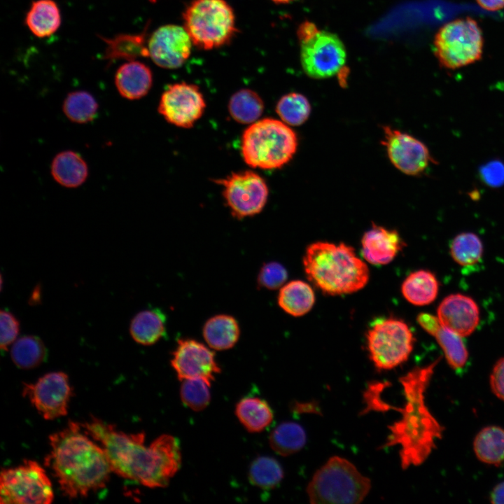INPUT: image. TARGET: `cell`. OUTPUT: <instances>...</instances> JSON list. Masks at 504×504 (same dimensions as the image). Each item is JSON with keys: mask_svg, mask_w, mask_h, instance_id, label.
I'll return each mask as SVG.
<instances>
[{"mask_svg": "<svg viewBox=\"0 0 504 504\" xmlns=\"http://www.w3.org/2000/svg\"><path fill=\"white\" fill-rule=\"evenodd\" d=\"M53 498L51 482L45 470L36 461L24 460L17 467L1 470V504H48Z\"/></svg>", "mask_w": 504, "mask_h": 504, "instance_id": "30bf717a", "label": "cell"}, {"mask_svg": "<svg viewBox=\"0 0 504 504\" xmlns=\"http://www.w3.org/2000/svg\"><path fill=\"white\" fill-rule=\"evenodd\" d=\"M205 108V100L199 87L181 82L169 85L163 92L158 111L169 123L190 128L202 117Z\"/></svg>", "mask_w": 504, "mask_h": 504, "instance_id": "5bb4252c", "label": "cell"}, {"mask_svg": "<svg viewBox=\"0 0 504 504\" xmlns=\"http://www.w3.org/2000/svg\"><path fill=\"white\" fill-rule=\"evenodd\" d=\"M298 148L296 133L281 120L264 118L252 123L243 132L241 151L250 167L274 169L293 157Z\"/></svg>", "mask_w": 504, "mask_h": 504, "instance_id": "5b68a950", "label": "cell"}, {"mask_svg": "<svg viewBox=\"0 0 504 504\" xmlns=\"http://www.w3.org/2000/svg\"><path fill=\"white\" fill-rule=\"evenodd\" d=\"M172 355L171 365L180 381L201 379L211 385L220 372L214 352L197 340H178Z\"/></svg>", "mask_w": 504, "mask_h": 504, "instance_id": "2e32d148", "label": "cell"}, {"mask_svg": "<svg viewBox=\"0 0 504 504\" xmlns=\"http://www.w3.org/2000/svg\"><path fill=\"white\" fill-rule=\"evenodd\" d=\"M271 1H272L273 2L276 3V4H287V3L291 2L294 0H271Z\"/></svg>", "mask_w": 504, "mask_h": 504, "instance_id": "bcb514c9", "label": "cell"}, {"mask_svg": "<svg viewBox=\"0 0 504 504\" xmlns=\"http://www.w3.org/2000/svg\"><path fill=\"white\" fill-rule=\"evenodd\" d=\"M404 246L396 230L374 224L363 236L361 253L368 262L382 265L391 262Z\"/></svg>", "mask_w": 504, "mask_h": 504, "instance_id": "d6986e66", "label": "cell"}, {"mask_svg": "<svg viewBox=\"0 0 504 504\" xmlns=\"http://www.w3.org/2000/svg\"><path fill=\"white\" fill-rule=\"evenodd\" d=\"M441 325L462 337L471 335L479 322V309L471 298L460 293L443 299L437 310Z\"/></svg>", "mask_w": 504, "mask_h": 504, "instance_id": "ac0fdd59", "label": "cell"}, {"mask_svg": "<svg viewBox=\"0 0 504 504\" xmlns=\"http://www.w3.org/2000/svg\"><path fill=\"white\" fill-rule=\"evenodd\" d=\"M83 430L104 449L112 472L149 488L168 485L181 465L178 440L167 434L145 444V433H125L92 416L80 424Z\"/></svg>", "mask_w": 504, "mask_h": 504, "instance_id": "6da1fadb", "label": "cell"}, {"mask_svg": "<svg viewBox=\"0 0 504 504\" xmlns=\"http://www.w3.org/2000/svg\"><path fill=\"white\" fill-rule=\"evenodd\" d=\"M315 295L312 287L300 280L291 281L283 286L278 295L279 307L293 316L304 315L312 308Z\"/></svg>", "mask_w": 504, "mask_h": 504, "instance_id": "83f0119b", "label": "cell"}, {"mask_svg": "<svg viewBox=\"0 0 504 504\" xmlns=\"http://www.w3.org/2000/svg\"><path fill=\"white\" fill-rule=\"evenodd\" d=\"M99 105L94 97L83 90L69 92L64 100L62 110L73 122L83 124L92 121L97 115Z\"/></svg>", "mask_w": 504, "mask_h": 504, "instance_id": "d6a6232c", "label": "cell"}, {"mask_svg": "<svg viewBox=\"0 0 504 504\" xmlns=\"http://www.w3.org/2000/svg\"><path fill=\"white\" fill-rule=\"evenodd\" d=\"M88 437L80 423L74 421L49 437L50 451L44 463L69 498L85 497L105 487L112 472L104 449Z\"/></svg>", "mask_w": 504, "mask_h": 504, "instance_id": "7a4b0ae2", "label": "cell"}, {"mask_svg": "<svg viewBox=\"0 0 504 504\" xmlns=\"http://www.w3.org/2000/svg\"><path fill=\"white\" fill-rule=\"evenodd\" d=\"M48 356L47 349L40 337L24 335L16 340L10 349L15 365L21 369L36 368L43 363Z\"/></svg>", "mask_w": 504, "mask_h": 504, "instance_id": "f546056e", "label": "cell"}, {"mask_svg": "<svg viewBox=\"0 0 504 504\" xmlns=\"http://www.w3.org/2000/svg\"><path fill=\"white\" fill-rule=\"evenodd\" d=\"M192 45L185 28L172 24L158 27L148 40L149 57L156 65L168 69L181 66L190 57Z\"/></svg>", "mask_w": 504, "mask_h": 504, "instance_id": "e0dca14e", "label": "cell"}, {"mask_svg": "<svg viewBox=\"0 0 504 504\" xmlns=\"http://www.w3.org/2000/svg\"><path fill=\"white\" fill-rule=\"evenodd\" d=\"M223 186V196L231 214L237 219L259 214L265 206L268 188L255 172L246 170L214 180Z\"/></svg>", "mask_w": 504, "mask_h": 504, "instance_id": "7c38bea8", "label": "cell"}, {"mask_svg": "<svg viewBox=\"0 0 504 504\" xmlns=\"http://www.w3.org/2000/svg\"><path fill=\"white\" fill-rule=\"evenodd\" d=\"M183 21L193 45L202 50L227 45L237 33L234 10L225 0H193L185 9Z\"/></svg>", "mask_w": 504, "mask_h": 504, "instance_id": "52a82bcc", "label": "cell"}, {"mask_svg": "<svg viewBox=\"0 0 504 504\" xmlns=\"http://www.w3.org/2000/svg\"><path fill=\"white\" fill-rule=\"evenodd\" d=\"M284 477V471L279 463L269 456L255 458L248 470V479L255 486L270 490L277 486Z\"/></svg>", "mask_w": 504, "mask_h": 504, "instance_id": "836d02e7", "label": "cell"}, {"mask_svg": "<svg viewBox=\"0 0 504 504\" xmlns=\"http://www.w3.org/2000/svg\"><path fill=\"white\" fill-rule=\"evenodd\" d=\"M203 337L209 346L222 351L231 349L239 340L240 330L232 316L218 314L209 318L203 327Z\"/></svg>", "mask_w": 504, "mask_h": 504, "instance_id": "d4e9b609", "label": "cell"}, {"mask_svg": "<svg viewBox=\"0 0 504 504\" xmlns=\"http://www.w3.org/2000/svg\"><path fill=\"white\" fill-rule=\"evenodd\" d=\"M434 53L441 66L456 69L479 60L484 38L472 18H458L442 25L435 35Z\"/></svg>", "mask_w": 504, "mask_h": 504, "instance_id": "ba28073f", "label": "cell"}, {"mask_svg": "<svg viewBox=\"0 0 504 504\" xmlns=\"http://www.w3.org/2000/svg\"><path fill=\"white\" fill-rule=\"evenodd\" d=\"M269 443L278 454L287 456L299 451L306 443L303 428L294 422H284L270 433Z\"/></svg>", "mask_w": 504, "mask_h": 504, "instance_id": "1f68e13d", "label": "cell"}, {"mask_svg": "<svg viewBox=\"0 0 504 504\" xmlns=\"http://www.w3.org/2000/svg\"><path fill=\"white\" fill-rule=\"evenodd\" d=\"M106 43L104 59L108 62L117 59L134 60L149 57L146 29L139 34H120L108 38L100 36Z\"/></svg>", "mask_w": 504, "mask_h": 504, "instance_id": "7402d4cb", "label": "cell"}, {"mask_svg": "<svg viewBox=\"0 0 504 504\" xmlns=\"http://www.w3.org/2000/svg\"><path fill=\"white\" fill-rule=\"evenodd\" d=\"M300 60L309 77L323 79L337 74L346 62V49L335 34L316 29L308 36L299 38Z\"/></svg>", "mask_w": 504, "mask_h": 504, "instance_id": "8fae6325", "label": "cell"}, {"mask_svg": "<svg viewBox=\"0 0 504 504\" xmlns=\"http://www.w3.org/2000/svg\"><path fill=\"white\" fill-rule=\"evenodd\" d=\"M416 321L426 332L433 337L442 326L438 317L428 313H420Z\"/></svg>", "mask_w": 504, "mask_h": 504, "instance_id": "7bdbcfd3", "label": "cell"}, {"mask_svg": "<svg viewBox=\"0 0 504 504\" xmlns=\"http://www.w3.org/2000/svg\"><path fill=\"white\" fill-rule=\"evenodd\" d=\"M440 360L416 367L400 378L405 396V403L398 409L401 417L388 426L390 433L382 447L400 446L402 469L423 463L442 438L443 428L425 402V392Z\"/></svg>", "mask_w": 504, "mask_h": 504, "instance_id": "3957f363", "label": "cell"}, {"mask_svg": "<svg viewBox=\"0 0 504 504\" xmlns=\"http://www.w3.org/2000/svg\"><path fill=\"white\" fill-rule=\"evenodd\" d=\"M130 333L138 344L149 346L159 341L166 333V316L158 308L138 312L131 320Z\"/></svg>", "mask_w": 504, "mask_h": 504, "instance_id": "603a6c76", "label": "cell"}, {"mask_svg": "<svg viewBox=\"0 0 504 504\" xmlns=\"http://www.w3.org/2000/svg\"><path fill=\"white\" fill-rule=\"evenodd\" d=\"M210 384L201 379L183 380L180 388L181 401L193 411H202L210 402Z\"/></svg>", "mask_w": 504, "mask_h": 504, "instance_id": "74e56055", "label": "cell"}, {"mask_svg": "<svg viewBox=\"0 0 504 504\" xmlns=\"http://www.w3.org/2000/svg\"><path fill=\"white\" fill-rule=\"evenodd\" d=\"M490 501L492 503H504V482L498 484L490 493Z\"/></svg>", "mask_w": 504, "mask_h": 504, "instance_id": "f6af8a7d", "label": "cell"}, {"mask_svg": "<svg viewBox=\"0 0 504 504\" xmlns=\"http://www.w3.org/2000/svg\"><path fill=\"white\" fill-rule=\"evenodd\" d=\"M439 282L433 273L420 270L412 272L404 280L401 291L410 303L423 306L433 302L438 293Z\"/></svg>", "mask_w": 504, "mask_h": 504, "instance_id": "484cf974", "label": "cell"}, {"mask_svg": "<svg viewBox=\"0 0 504 504\" xmlns=\"http://www.w3.org/2000/svg\"><path fill=\"white\" fill-rule=\"evenodd\" d=\"M1 350L8 351L9 346L16 340L20 332V321L15 316L6 309L0 313Z\"/></svg>", "mask_w": 504, "mask_h": 504, "instance_id": "ab89813d", "label": "cell"}, {"mask_svg": "<svg viewBox=\"0 0 504 504\" xmlns=\"http://www.w3.org/2000/svg\"><path fill=\"white\" fill-rule=\"evenodd\" d=\"M371 488L370 479L349 461L335 456L314 475L307 493L311 503H360Z\"/></svg>", "mask_w": 504, "mask_h": 504, "instance_id": "8992f818", "label": "cell"}, {"mask_svg": "<svg viewBox=\"0 0 504 504\" xmlns=\"http://www.w3.org/2000/svg\"><path fill=\"white\" fill-rule=\"evenodd\" d=\"M483 253V246L479 237L472 232L456 235L450 244V254L453 260L462 266L477 263Z\"/></svg>", "mask_w": 504, "mask_h": 504, "instance_id": "d590c367", "label": "cell"}, {"mask_svg": "<svg viewBox=\"0 0 504 504\" xmlns=\"http://www.w3.org/2000/svg\"><path fill=\"white\" fill-rule=\"evenodd\" d=\"M473 449L482 462L500 465L504 462V429L496 426L482 428L475 438Z\"/></svg>", "mask_w": 504, "mask_h": 504, "instance_id": "f1b7e54d", "label": "cell"}, {"mask_svg": "<svg viewBox=\"0 0 504 504\" xmlns=\"http://www.w3.org/2000/svg\"><path fill=\"white\" fill-rule=\"evenodd\" d=\"M434 337L442 348L448 364L454 370L462 369L467 363L468 352L461 337L442 326Z\"/></svg>", "mask_w": 504, "mask_h": 504, "instance_id": "8d00e7d4", "label": "cell"}, {"mask_svg": "<svg viewBox=\"0 0 504 504\" xmlns=\"http://www.w3.org/2000/svg\"><path fill=\"white\" fill-rule=\"evenodd\" d=\"M51 174L55 181L66 188L81 186L88 176V167L80 154L72 150L59 153L53 158Z\"/></svg>", "mask_w": 504, "mask_h": 504, "instance_id": "44dd1931", "label": "cell"}, {"mask_svg": "<svg viewBox=\"0 0 504 504\" xmlns=\"http://www.w3.org/2000/svg\"><path fill=\"white\" fill-rule=\"evenodd\" d=\"M382 141L392 164L401 172L417 176L435 162L426 146L413 136L389 126L383 127Z\"/></svg>", "mask_w": 504, "mask_h": 504, "instance_id": "9a60e30c", "label": "cell"}, {"mask_svg": "<svg viewBox=\"0 0 504 504\" xmlns=\"http://www.w3.org/2000/svg\"><path fill=\"white\" fill-rule=\"evenodd\" d=\"M303 266L309 281L327 295L356 292L369 280L367 265L353 247L344 243L311 244L304 255Z\"/></svg>", "mask_w": 504, "mask_h": 504, "instance_id": "277c9868", "label": "cell"}, {"mask_svg": "<svg viewBox=\"0 0 504 504\" xmlns=\"http://www.w3.org/2000/svg\"><path fill=\"white\" fill-rule=\"evenodd\" d=\"M366 339L370 358L378 370H389L405 363L415 342L408 325L393 317L374 322Z\"/></svg>", "mask_w": 504, "mask_h": 504, "instance_id": "9c48e42d", "label": "cell"}, {"mask_svg": "<svg viewBox=\"0 0 504 504\" xmlns=\"http://www.w3.org/2000/svg\"><path fill=\"white\" fill-rule=\"evenodd\" d=\"M22 394L43 419L52 420L67 414L72 390L66 374L52 372L33 384H24Z\"/></svg>", "mask_w": 504, "mask_h": 504, "instance_id": "4fadbf2b", "label": "cell"}, {"mask_svg": "<svg viewBox=\"0 0 504 504\" xmlns=\"http://www.w3.org/2000/svg\"><path fill=\"white\" fill-rule=\"evenodd\" d=\"M235 414L241 424L250 433L266 429L273 421V412L268 403L257 397H245L236 405Z\"/></svg>", "mask_w": 504, "mask_h": 504, "instance_id": "4316f807", "label": "cell"}, {"mask_svg": "<svg viewBox=\"0 0 504 504\" xmlns=\"http://www.w3.org/2000/svg\"><path fill=\"white\" fill-rule=\"evenodd\" d=\"M481 173L488 185L498 186L504 183V164L501 162H493L486 164Z\"/></svg>", "mask_w": 504, "mask_h": 504, "instance_id": "60d3db41", "label": "cell"}, {"mask_svg": "<svg viewBox=\"0 0 504 504\" xmlns=\"http://www.w3.org/2000/svg\"><path fill=\"white\" fill-rule=\"evenodd\" d=\"M228 110L230 116L241 124L256 122L264 111V102L259 94L250 89H241L230 99Z\"/></svg>", "mask_w": 504, "mask_h": 504, "instance_id": "4dcf8cb0", "label": "cell"}, {"mask_svg": "<svg viewBox=\"0 0 504 504\" xmlns=\"http://www.w3.org/2000/svg\"><path fill=\"white\" fill-rule=\"evenodd\" d=\"M24 22L36 36H50L57 31L61 24L59 8L53 0L34 1L27 13Z\"/></svg>", "mask_w": 504, "mask_h": 504, "instance_id": "cb8c5ba5", "label": "cell"}, {"mask_svg": "<svg viewBox=\"0 0 504 504\" xmlns=\"http://www.w3.org/2000/svg\"><path fill=\"white\" fill-rule=\"evenodd\" d=\"M275 110L281 121L288 125L299 126L309 118L311 105L304 95L290 92L279 100Z\"/></svg>", "mask_w": 504, "mask_h": 504, "instance_id": "e575fe53", "label": "cell"}, {"mask_svg": "<svg viewBox=\"0 0 504 504\" xmlns=\"http://www.w3.org/2000/svg\"><path fill=\"white\" fill-rule=\"evenodd\" d=\"M490 386L493 393L504 400V357L499 359L493 366L490 376Z\"/></svg>", "mask_w": 504, "mask_h": 504, "instance_id": "b9f144b4", "label": "cell"}, {"mask_svg": "<svg viewBox=\"0 0 504 504\" xmlns=\"http://www.w3.org/2000/svg\"><path fill=\"white\" fill-rule=\"evenodd\" d=\"M476 2L488 11H497L504 8V0H476Z\"/></svg>", "mask_w": 504, "mask_h": 504, "instance_id": "ee69618b", "label": "cell"}, {"mask_svg": "<svg viewBox=\"0 0 504 504\" xmlns=\"http://www.w3.org/2000/svg\"><path fill=\"white\" fill-rule=\"evenodd\" d=\"M153 84V74L147 65L136 60L122 64L115 75V85L124 98L135 100L146 96Z\"/></svg>", "mask_w": 504, "mask_h": 504, "instance_id": "ffe728a7", "label": "cell"}, {"mask_svg": "<svg viewBox=\"0 0 504 504\" xmlns=\"http://www.w3.org/2000/svg\"><path fill=\"white\" fill-rule=\"evenodd\" d=\"M287 278V270L281 263L270 262L261 267L258 275V284L269 290H275L282 286Z\"/></svg>", "mask_w": 504, "mask_h": 504, "instance_id": "f35d334b", "label": "cell"}]
</instances>
